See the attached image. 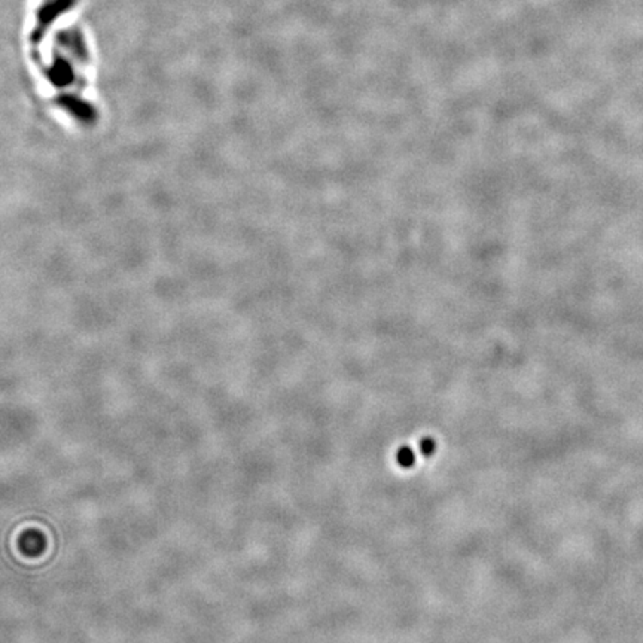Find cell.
Wrapping results in <instances>:
<instances>
[{
    "instance_id": "6da1fadb",
    "label": "cell",
    "mask_w": 643,
    "mask_h": 643,
    "mask_svg": "<svg viewBox=\"0 0 643 643\" xmlns=\"http://www.w3.org/2000/svg\"><path fill=\"white\" fill-rule=\"evenodd\" d=\"M414 453L411 448L405 447V448H400L399 453H398V462L400 466H404V467H410L412 466L414 463Z\"/></svg>"
},
{
    "instance_id": "7a4b0ae2",
    "label": "cell",
    "mask_w": 643,
    "mask_h": 643,
    "mask_svg": "<svg viewBox=\"0 0 643 643\" xmlns=\"http://www.w3.org/2000/svg\"><path fill=\"white\" fill-rule=\"evenodd\" d=\"M420 448H422L424 455H431L434 453V450H435V442L432 439H423Z\"/></svg>"
}]
</instances>
